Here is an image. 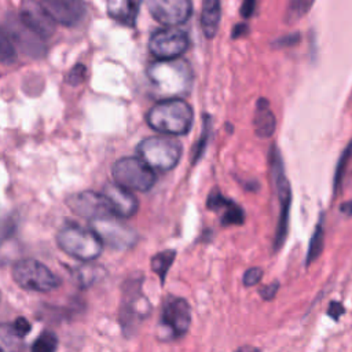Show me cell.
<instances>
[{"instance_id": "1", "label": "cell", "mask_w": 352, "mask_h": 352, "mask_svg": "<svg viewBox=\"0 0 352 352\" xmlns=\"http://www.w3.org/2000/svg\"><path fill=\"white\" fill-rule=\"evenodd\" d=\"M268 166H270V176L272 180L274 191L276 194L278 202H279V214L276 221V228L274 234V243L272 249L274 252H278L289 232V220H290V206H292V188L290 183L287 180L285 165L282 160V154L276 144H272L268 153Z\"/></svg>"}, {"instance_id": "2", "label": "cell", "mask_w": 352, "mask_h": 352, "mask_svg": "<svg viewBox=\"0 0 352 352\" xmlns=\"http://www.w3.org/2000/svg\"><path fill=\"white\" fill-rule=\"evenodd\" d=\"M147 124L165 135H186L192 125L194 111L182 98H166L157 102L147 113Z\"/></svg>"}, {"instance_id": "3", "label": "cell", "mask_w": 352, "mask_h": 352, "mask_svg": "<svg viewBox=\"0 0 352 352\" xmlns=\"http://www.w3.org/2000/svg\"><path fill=\"white\" fill-rule=\"evenodd\" d=\"M150 81L168 98H179L187 94L192 84V72L183 59H160L147 70Z\"/></svg>"}, {"instance_id": "4", "label": "cell", "mask_w": 352, "mask_h": 352, "mask_svg": "<svg viewBox=\"0 0 352 352\" xmlns=\"http://www.w3.org/2000/svg\"><path fill=\"white\" fill-rule=\"evenodd\" d=\"M56 243L62 252L80 261H92L103 250V241L92 228L69 224L60 228Z\"/></svg>"}, {"instance_id": "5", "label": "cell", "mask_w": 352, "mask_h": 352, "mask_svg": "<svg viewBox=\"0 0 352 352\" xmlns=\"http://www.w3.org/2000/svg\"><path fill=\"white\" fill-rule=\"evenodd\" d=\"M139 157L154 170L173 169L182 157V144L168 136H150L138 144Z\"/></svg>"}, {"instance_id": "6", "label": "cell", "mask_w": 352, "mask_h": 352, "mask_svg": "<svg viewBox=\"0 0 352 352\" xmlns=\"http://www.w3.org/2000/svg\"><path fill=\"white\" fill-rule=\"evenodd\" d=\"M114 183L131 191H148L157 180L154 169L140 157H124L113 164Z\"/></svg>"}, {"instance_id": "7", "label": "cell", "mask_w": 352, "mask_h": 352, "mask_svg": "<svg viewBox=\"0 0 352 352\" xmlns=\"http://www.w3.org/2000/svg\"><path fill=\"white\" fill-rule=\"evenodd\" d=\"M12 278L19 287L30 292L47 293L59 286L58 276L47 265L33 258L18 260L12 265Z\"/></svg>"}, {"instance_id": "8", "label": "cell", "mask_w": 352, "mask_h": 352, "mask_svg": "<svg viewBox=\"0 0 352 352\" xmlns=\"http://www.w3.org/2000/svg\"><path fill=\"white\" fill-rule=\"evenodd\" d=\"M66 205L76 214L92 221L116 216L109 198L103 192L80 191L66 198ZM117 217V216H116Z\"/></svg>"}, {"instance_id": "9", "label": "cell", "mask_w": 352, "mask_h": 352, "mask_svg": "<svg viewBox=\"0 0 352 352\" xmlns=\"http://www.w3.org/2000/svg\"><path fill=\"white\" fill-rule=\"evenodd\" d=\"M188 44V36L183 30L168 28L151 34L148 50L160 59H176L187 51Z\"/></svg>"}, {"instance_id": "10", "label": "cell", "mask_w": 352, "mask_h": 352, "mask_svg": "<svg viewBox=\"0 0 352 352\" xmlns=\"http://www.w3.org/2000/svg\"><path fill=\"white\" fill-rule=\"evenodd\" d=\"M91 226L103 243H107L114 249H129L138 241L135 230L116 219V216L92 220Z\"/></svg>"}, {"instance_id": "11", "label": "cell", "mask_w": 352, "mask_h": 352, "mask_svg": "<svg viewBox=\"0 0 352 352\" xmlns=\"http://www.w3.org/2000/svg\"><path fill=\"white\" fill-rule=\"evenodd\" d=\"M160 324L173 337L184 336L191 324L190 304L182 297H168L162 305Z\"/></svg>"}, {"instance_id": "12", "label": "cell", "mask_w": 352, "mask_h": 352, "mask_svg": "<svg viewBox=\"0 0 352 352\" xmlns=\"http://www.w3.org/2000/svg\"><path fill=\"white\" fill-rule=\"evenodd\" d=\"M151 16L165 26L184 23L192 12L191 0H148Z\"/></svg>"}, {"instance_id": "13", "label": "cell", "mask_w": 352, "mask_h": 352, "mask_svg": "<svg viewBox=\"0 0 352 352\" xmlns=\"http://www.w3.org/2000/svg\"><path fill=\"white\" fill-rule=\"evenodd\" d=\"M18 18L28 29H30L43 40L51 37L55 32L56 22L51 18L40 1L23 0Z\"/></svg>"}, {"instance_id": "14", "label": "cell", "mask_w": 352, "mask_h": 352, "mask_svg": "<svg viewBox=\"0 0 352 352\" xmlns=\"http://www.w3.org/2000/svg\"><path fill=\"white\" fill-rule=\"evenodd\" d=\"M51 18L60 25L72 26L78 23L84 14L85 7L81 0H38Z\"/></svg>"}, {"instance_id": "15", "label": "cell", "mask_w": 352, "mask_h": 352, "mask_svg": "<svg viewBox=\"0 0 352 352\" xmlns=\"http://www.w3.org/2000/svg\"><path fill=\"white\" fill-rule=\"evenodd\" d=\"M208 208L220 212L223 226H241L245 221L243 209L234 201L226 198L220 191H212L208 197Z\"/></svg>"}, {"instance_id": "16", "label": "cell", "mask_w": 352, "mask_h": 352, "mask_svg": "<svg viewBox=\"0 0 352 352\" xmlns=\"http://www.w3.org/2000/svg\"><path fill=\"white\" fill-rule=\"evenodd\" d=\"M103 194L109 198L117 217H131L139 208V202L131 190H126L117 183L106 184Z\"/></svg>"}, {"instance_id": "17", "label": "cell", "mask_w": 352, "mask_h": 352, "mask_svg": "<svg viewBox=\"0 0 352 352\" xmlns=\"http://www.w3.org/2000/svg\"><path fill=\"white\" fill-rule=\"evenodd\" d=\"M143 0H109L107 14L118 23L133 26Z\"/></svg>"}, {"instance_id": "18", "label": "cell", "mask_w": 352, "mask_h": 352, "mask_svg": "<svg viewBox=\"0 0 352 352\" xmlns=\"http://www.w3.org/2000/svg\"><path fill=\"white\" fill-rule=\"evenodd\" d=\"M10 33H11L14 43H16L25 52L33 54V55H40L44 52V50H40V47H41L40 41L43 38L38 37L36 33H33L30 29H28L21 22L19 18L16 21L11 22Z\"/></svg>"}, {"instance_id": "19", "label": "cell", "mask_w": 352, "mask_h": 352, "mask_svg": "<svg viewBox=\"0 0 352 352\" xmlns=\"http://www.w3.org/2000/svg\"><path fill=\"white\" fill-rule=\"evenodd\" d=\"M253 126L254 132L258 138H271L276 128V120L270 109V103L267 99L260 98L256 104V113L253 118Z\"/></svg>"}, {"instance_id": "20", "label": "cell", "mask_w": 352, "mask_h": 352, "mask_svg": "<svg viewBox=\"0 0 352 352\" xmlns=\"http://www.w3.org/2000/svg\"><path fill=\"white\" fill-rule=\"evenodd\" d=\"M221 18V0H204L201 12V28L208 38L216 36Z\"/></svg>"}, {"instance_id": "21", "label": "cell", "mask_w": 352, "mask_h": 352, "mask_svg": "<svg viewBox=\"0 0 352 352\" xmlns=\"http://www.w3.org/2000/svg\"><path fill=\"white\" fill-rule=\"evenodd\" d=\"M26 334L14 323H0V352H23Z\"/></svg>"}, {"instance_id": "22", "label": "cell", "mask_w": 352, "mask_h": 352, "mask_svg": "<svg viewBox=\"0 0 352 352\" xmlns=\"http://www.w3.org/2000/svg\"><path fill=\"white\" fill-rule=\"evenodd\" d=\"M323 243H324V230H323V216H320V220L318 221L315 231L309 239L308 252L305 256V267H309L322 254Z\"/></svg>"}, {"instance_id": "23", "label": "cell", "mask_w": 352, "mask_h": 352, "mask_svg": "<svg viewBox=\"0 0 352 352\" xmlns=\"http://www.w3.org/2000/svg\"><path fill=\"white\" fill-rule=\"evenodd\" d=\"M352 158V139L351 142L345 146V148L342 150L338 162L336 165V170H334V177H333V194L337 195L341 186H342V180L346 172V166L349 164V160Z\"/></svg>"}, {"instance_id": "24", "label": "cell", "mask_w": 352, "mask_h": 352, "mask_svg": "<svg viewBox=\"0 0 352 352\" xmlns=\"http://www.w3.org/2000/svg\"><path fill=\"white\" fill-rule=\"evenodd\" d=\"M175 256H176V252L175 250H170V249H166V250H162L160 253H157L153 258H151V268L153 271L158 275V278L161 279V282L164 283L165 280V276H166V272L170 268L173 260H175Z\"/></svg>"}, {"instance_id": "25", "label": "cell", "mask_w": 352, "mask_h": 352, "mask_svg": "<svg viewBox=\"0 0 352 352\" xmlns=\"http://www.w3.org/2000/svg\"><path fill=\"white\" fill-rule=\"evenodd\" d=\"M16 58L15 45L11 34L0 26V62L12 63Z\"/></svg>"}, {"instance_id": "26", "label": "cell", "mask_w": 352, "mask_h": 352, "mask_svg": "<svg viewBox=\"0 0 352 352\" xmlns=\"http://www.w3.org/2000/svg\"><path fill=\"white\" fill-rule=\"evenodd\" d=\"M58 337L52 331H43L33 342L30 352H56Z\"/></svg>"}, {"instance_id": "27", "label": "cell", "mask_w": 352, "mask_h": 352, "mask_svg": "<svg viewBox=\"0 0 352 352\" xmlns=\"http://www.w3.org/2000/svg\"><path fill=\"white\" fill-rule=\"evenodd\" d=\"M315 0H290L287 7V19L297 21L302 18L312 7Z\"/></svg>"}, {"instance_id": "28", "label": "cell", "mask_w": 352, "mask_h": 352, "mask_svg": "<svg viewBox=\"0 0 352 352\" xmlns=\"http://www.w3.org/2000/svg\"><path fill=\"white\" fill-rule=\"evenodd\" d=\"M85 74H87V67L81 63L76 65L67 74V78L66 81L70 84V85H78L81 84L84 80H85Z\"/></svg>"}, {"instance_id": "29", "label": "cell", "mask_w": 352, "mask_h": 352, "mask_svg": "<svg viewBox=\"0 0 352 352\" xmlns=\"http://www.w3.org/2000/svg\"><path fill=\"white\" fill-rule=\"evenodd\" d=\"M209 131H210V122H209V118L205 117V124H204V131H202V135H201V139L195 147V153H194V161H198L199 157L204 154L205 151V147H206V142H208V138H209Z\"/></svg>"}, {"instance_id": "30", "label": "cell", "mask_w": 352, "mask_h": 352, "mask_svg": "<svg viewBox=\"0 0 352 352\" xmlns=\"http://www.w3.org/2000/svg\"><path fill=\"white\" fill-rule=\"evenodd\" d=\"M263 270L260 268V267H253V268H249V270H246L245 271V274H243V285L245 286H254V285H257L260 280H261V278H263Z\"/></svg>"}, {"instance_id": "31", "label": "cell", "mask_w": 352, "mask_h": 352, "mask_svg": "<svg viewBox=\"0 0 352 352\" xmlns=\"http://www.w3.org/2000/svg\"><path fill=\"white\" fill-rule=\"evenodd\" d=\"M278 289H279V283H278V282H272V283L265 285L264 287L260 289V296H261L264 300L270 301V300H272V298L276 296Z\"/></svg>"}, {"instance_id": "32", "label": "cell", "mask_w": 352, "mask_h": 352, "mask_svg": "<svg viewBox=\"0 0 352 352\" xmlns=\"http://www.w3.org/2000/svg\"><path fill=\"white\" fill-rule=\"evenodd\" d=\"M344 305L340 301H331L329 308H327V315L333 319V320H338L342 314H344Z\"/></svg>"}, {"instance_id": "33", "label": "cell", "mask_w": 352, "mask_h": 352, "mask_svg": "<svg viewBox=\"0 0 352 352\" xmlns=\"http://www.w3.org/2000/svg\"><path fill=\"white\" fill-rule=\"evenodd\" d=\"M300 40V34H287V36H283L280 38H278L274 45L276 47H289V45H294L297 44Z\"/></svg>"}, {"instance_id": "34", "label": "cell", "mask_w": 352, "mask_h": 352, "mask_svg": "<svg viewBox=\"0 0 352 352\" xmlns=\"http://www.w3.org/2000/svg\"><path fill=\"white\" fill-rule=\"evenodd\" d=\"M256 10V0H245L241 6V15L248 19L254 14Z\"/></svg>"}, {"instance_id": "35", "label": "cell", "mask_w": 352, "mask_h": 352, "mask_svg": "<svg viewBox=\"0 0 352 352\" xmlns=\"http://www.w3.org/2000/svg\"><path fill=\"white\" fill-rule=\"evenodd\" d=\"M249 28L246 23H238L234 26L232 29V38H236V37H241V36H245L248 33Z\"/></svg>"}, {"instance_id": "36", "label": "cell", "mask_w": 352, "mask_h": 352, "mask_svg": "<svg viewBox=\"0 0 352 352\" xmlns=\"http://www.w3.org/2000/svg\"><path fill=\"white\" fill-rule=\"evenodd\" d=\"M340 212H342L346 216H352V201H345L340 205Z\"/></svg>"}, {"instance_id": "37", "label": "cell", "mask_w": 352, "mask_h": 352, "mask_svg": "<svg viewBox=\"0 0 352 352\" xmlns=\"http://www.w3.org/2000/svg\"><path fill=\"white\" fill-rule=\"evenodd\" d=\"M235 352H261V351L254 348V346H252V345H243V346L238 348Z\"/></svg>"}, {"instance_id": "38", "label": "cell", "mask_w": 352, "mask_h": 352, "mask_svg": "<svg viewBox=\"0 0 352 352\" xmlns=\"http://www.w3.org/2000/svg\"><path fill=\"white\" fill-rule=\"evenodd\" d=\"M0 301H1V294H0Z\"/></svg>"}]
</instances>
